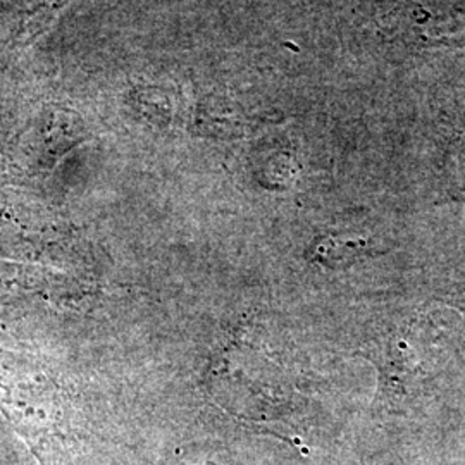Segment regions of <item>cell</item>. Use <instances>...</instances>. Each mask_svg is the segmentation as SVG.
Returning a JSON list of instances; mask_svg holds the SVG:
<instances>
[{
    "mask_svg": "<svg viewBox=\"0 0 465 465\" xmlns=\"http://www.w3.org/2000/svg\"><path fill=\"white\" fill-rule=\"evenodd\" d=\"M364 253H369V249L362 238L332 236L317 247L316 259L322 266L338 267L361 259Z\"/></svg>",
    "mask_w": 465,
    "mask_h": 465,
    "instance_id": "obj_2",
    "label": "cell"
},
{
    "mask_svg": "<svg viewBox=\"0 0 465 465\" xmlns=\"http://www.w3.org/2000/svg\"><path fill=\"white\" fill-rule=\"evenodd\" d=\"M422 331L420 321H405L388 326L372 336L359 355L371 361L380 372V397L386 400L403 399L417 382L426 376L422 362L428 350L417 347L416 340Z\"/></svg>",
    "mask_w": 465,
    "mask_h": 465,
    "instance_id": "obj_1",
    "label": "cell"
}]
</instances>
